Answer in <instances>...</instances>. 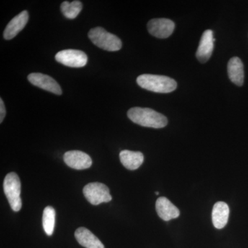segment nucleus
I'll list each match as a JSON object with an SVG mask.
<instances>
[{"label":"nucleus","instance_id":"nucleus-17","mask_svg":"<svg viewBox=\"0 0 248 248\" xmlns=\"http://www.w3.org/2000/svg\"><path fill=\"white\" fill-rule=\"evenodd\" d=\"M55 216H56V213L53 207H46L44 210L43 217H42V224H43L46 234L48 236H51L53 234L55 225Z\"/></svg>","mask_w":248,"mask_h":248},{"label":"nucleus","instance_id":"nucleus-2","mask_svg":"<svg viewBox=\"0 0 248 248\" xmlns=\"http://www.w3.org/2000/svg\"><path fill=\"white\" fill-rule=\"evenodd\" d=\"M137 82L142 89L152 92L169 93L177 89V84L175 80L164 76L143 74L139 76Z\"/></svg>","mask_w":248,"mask_h":248},{"label":"nucleus","instance_id":"nucleus-9","mask_svg":"<svg viewBox=\"0 0 248 248\" xmlns=\"http://www.w3.org/2000/svg\"><path fill=\"white\" fill-rule=\"evenodd\" d=\"M63 161L67 166L76 170L89 169L93 164L91 156L84 152L68 151L63 155Z\"/></svg>","mask_w":248,"mask_h":248},{"label":"nucleus","instance_id":"nucleus-18","mask_svg":"<svg viewBox=\"0 0 248 248\" xmlns=\"http://www.w3.org/2000/svg\"><path fill=\"white\" fill-rule=\"evenodd\" d=\"M82 10V4L80 1H73L69 2L68 1H63L61 4L62 14L66 18L73 19L77 17Z\"/></svg>","mask_w":248,"mask_h":248},{"label":"nucleus","instance_id":"nucleus-8","mask_svg":"<svg viewBox=\"0 0 248 248\" xmlns=\"http://www.w3.org/2000/svg\"><path fill=\"white\" fill-rule=\"evenodd\" d=\"M28 79L31 84L40 89L58 95L62 94V90L58 83L47 75L39 73H31L28 76Z\"/></svg>","mask_w":248,"mask_h":248},{"label":"nucleus","instance_id":"nucleus-1","mask_svg":"<svg viewBox=\"0 0 248 248\" xmlns=\"http://www.w3.org/2000/svg\"><path fill=\"white\" fill-rule=\"evenodd\" d=\"M128 117L134 123L148 128H162L168 124L167 117L148 108H132Z\"/></svg>","mask_w":248,"mask_h":248},{"label":"nucleus","instance_id":"nucleus-19","mask_svg":"<svg viewBox=\"0 0 248 248\" xmlns=\"http://www.w3.org/2000/svg\"><path fill=\"white\" fill-rule=\"evenodd\" d=\"M6 111L5 108L4 103L2 99H0V123H2L5 116H6Z\"/></svg>","mask_w":248,"mask_h":248},{"label":"nucleus","instance_id":"nucleus-7","mask_svg":"<svg viewBox=\"0 0 248 248\" xmlns=\"http://www.w3.org/2000/svg\"><path fill=\"white\" fill-rule=\"evenodd\" d=\"M147 27L152 35L158 38L164 39L172 35L175 25L170 19L158 18L150 20Z\"/></svg>","mask_w":248,"mask_h":248},{"label":"nucleus","instance_id":"nucleus-3","mask_svg":"<svg viewBox=\"0 0 248 248\" xmlns=\"http://www.w3.org/2000/svg\"><path fill=\"white\" fill-rule=\"evenodd\" d=\"M89 37L94 45L108 51H117L122 48V42L120 39L102 27L91 29Z\"/></svg>","mask_w":248,"mask_h":248},{"label":"nucleus","instance_id":"nucleus-5","mask_svg":"<svg viewBox=\"0 0 248 248\" xmlns=\"http://www.w3.org/2000/svg\"><path fill=\"white\" fill-rule=\"evenodd\" d=\"M83 192L88 202L94 205L108 203L112 199L108 187L102 183H90L85 186Z\"/></svg>","mask_w":248,"mask_h":248},{"label":"nucleus","instance_id":"nucleus-11","mask_svg":"<svg viewBox=\"0 0 248 248\" xmlns=\"http://www.w3.org/2000/svg\"><path fill=\"white\" fill-rule=\"evenodd\" d=\"M29 19V14L27 11H23L16 17L11 19L6 26L4 32L5 40H11L24 29Z\"/></svg>","mask_w":248,"mask_h":248},{"label":"nucleus","instance_id":"nucleus-20","mask_svg":"<svg viewBox=\"0 0 248 248\" xmlns=\"http://www.w3.org/2000/svg\"><path fill=\"white\" fill-rule=\"evenodd\" d=\"M155 194H156V195H159V192H155Z\"/></svg>","mask_w":248,"mask_h":248},{"label":"nucleus","instance_id":"nucleus-6","mask_svg":"<svg viewBox=\"0 0 248 248\" xmlns=\"http://www.w3.org/2000/svg\"><path fill=\"white\" fill-rule=\"evenodd\" d=\"M55 60L64 66L72 68H81L86 66L88 57L84 52L76 49H67L58 52Z\"/></svg>","mask_w":248,"mask_h":248},{"label":"nucleus","instance_id":"nucleus-10","mask_svg":"<svg viewBox=\"0 0 248 248\" xmlns=\"http://www.w3.org/2000/svg\"><path fill=\"white\" fill-rule=\"evenodd\" d=\"M215 41L213 31L206 30L203 32L196 53L199 61L202 63H205L208 61L213 54Z\"/></svg>","mask_w":248,"mask_h":248},{"label":"nucleus","instance_id":"nucleus-12","mask_svg":"<svg viewBox=\"0 0 248 248\" xmlns=\"http://www.w3.org/2000/svg\"><path fill=\"white\" fill-rule=\"evenodd\" d=\"M156 210L158 215L164 221H169L180 215L179 209L166 197H159L156 202Z\"/></svg>","mask_w":248,"mask_h":248},{"label":"nucleus","instance_id":"nucleus-14","mask_svg":"<svg viewBox=\"0 0 248 248\" xmlns=\"http://www.w3.org/2000/svg\"><path fill=\"white\" fill-rule=\"evenodd\" d=\"M230 208L228 204L223 202H217L213 207V223L217 229H222L226 226L229 218Z\"/></svg>","mask_w":248,"mask_h":248},{"label":"nucleus","instance_id":"nucleus-13","mask_svg":"<svg viewBox=\"0 0 248 248\" xmlns=\"http://www.w3.org/2000/svg\"><path fill=\"white\" fill-rule=\"evenodd\" d=\"M77 241L81 246L86 248H105L104 244L97 236L93 234L87 228H78L75 232Z\"/></svg>","mask_w":248,"mask_h":248},{"label":"nucleus","instance_id":"nucleus-15","mask_svg":"<svg viewBox=\"0 0 248 248\" xmlns=\"http://www.w3.org/2000/svg\"><path fill=\"white\" fill-rule=\"evenodd\" d=\"M121 163L125 169L135 170L143 164L144 156L141 152H134L124 150L120 154Z\"/></svg>","mask_w":248,"mask_h":248},{"label":"nucleus","instance_id":"nucleus-4","mask_svg":"<svg viewBox=\"0 0 248 248\" xmlns=\"http://www.w3.org/2000/svg\"><path fill=\"white\" fill-rule=\"evenodd\" d=\"M4 192L9 201L11 208L15 212H19L22 208V200L20 198V179L16 172H10L5 177Z\"/></svg>","mask_w":248,"mask_h":248},{"label":"nucleus","instance_id":"nucleus-16","mask_svg":"<svg viewBox=\"0 0 248 248\" xmlns=\"http://www.w3.org/2000/svg\"><path fill=\"white\" fill-rule=\"evenodd\" d=\"M228 73L230 79L236 86L244 84V70L242 62L237 57L231 58L228 62Z\"/></svg>","mask_w":248,"mask_h":248}]
</instances>
